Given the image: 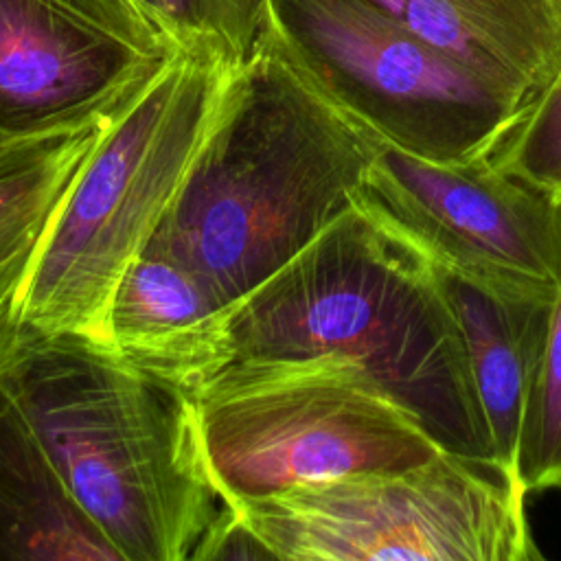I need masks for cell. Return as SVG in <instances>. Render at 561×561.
Segmentation results:
<instances>
[{
  "label": "cell",
  "instance_id": "6da1fadb",
  "mask_svg": "<svg viewBox=\"0 0 561 561\" xmlns=\"http://www.w3.org/2000/svg\"><path fill=\"white\" fill-rule=\"evenodd\" d=\"M230 344L232 362L346 359L443 451L497 462L432 259L362 199L232 305Z\"/></svg>",
  "mask_w": 561,
  "mask_h": 561
},
{
  "label": "cell",
  "instance_id": "7a4b0ae2",
  "mask_svg": "<svg viewBox=\"0 0 561 561\" xmlns=\"http://www.w3.org/2000/svg\"><path fill=\"white\" fill-rule=\"evenodd\" d=\"M379 142L263 31L147 245L234 305L357 206Z\"/></svg>",
  "mask_w": 561,
  "mask_h": 561
},
{
  "label": "cell",
  "instance_id": "3957f363",
  "mask_svg": "<svg viewBox=\"0 0 561 561\" xmlns=\"http://www.w3.org/2000/svg\"><path fill=\"white\" fill-rule=\"evenodd\" d=\"M0 383L121 561H184L219 508L193 399L81 333L9 316Z\"/></svg>",
  "mask_w": 561,
  "mask_h": 561
},
{
  "label": "cell",
  "instance_id": "277c9868",
  "mask_svg": "<svg viewBox=\"0 0 561 561\" xmlns=\"http://www.w3.org/2000/svg\"><path fill=\"white\" fill-rule=\"evenodd\" d=\"M232 70L180 50L107 123L46 228L13 318L105 344L114 289L175 199Z\"/></svg>",
  "mask_w": 561,
  "mask_h": 561
},
{
  "label": "cell",
  "instance_id": "5b68a950",
  "mask_svg": "<svg viewBox=\"0 0 561 561\" xmlns=\"http://www.w3.org/2000/svg\"><path fill=\"white\" fill-rule=\"evenodd\" d=\"M265 33L377 140L432 162L493 156L533 101L373 0H267Z\"/></svg>",
  "mask_w": 561,
  "mask_h": 561
},
{
  "label": "cell",
  "instance_id": "8992f818",
  "mask_svg": "<svg viewBox=\"0 0 561 561\" xmlns=\"http://www.w3.org/2000/svg\"><path fill=\"white\" fill-rule=\"evenodd\" d=\"M191 399L206 476L228 506L305 482L405 469L440 451L340 357L239 359Z\"/></svg>",
  "mask_w": 561,
  "mask_h": 561
},
{
  "label": "cell",
  "instance_id": "52a82bcc",
  "mask_svg": "<svg viewBox=\"0 0 561 561\" xmlns=\"http://www.w3.org/2000/svg\"><path fill=\"white\" fill-rule=\"evenodd\" d=\"M526 495L500 462L440 449L405 469L305 482L232 508L274 559L535 561Z\"/></svg>",
  "mask_w": 561,
  "mask_h": 561
},
{
  "label": "cell",
  "instance_id": "ba28073f",
  "mask_svg": "<svg viewBox=\"0 0 561 561\" xmlns=\"http://www.w3.org/2000/svg\"><path fill=\"white\" fill-rule=\"evenodd\" d=\"M359 199L469 283L515 298L559 296L561 204L491 156L432 162L379 142Z\"/></svg>",
  "mask_w": 561,
  "mask_h": 561
},
{
  "label": "cell",
  "instance_id": "9c48e42d",
  "mask_svg": "<svg viewBox=\"0 0 561 561\" xmlns=\"http://www.w3.org/2000/svg\"><path fill=\"white\" fill-rule=\"evenodd\" d=\"M180 50L136 0H0V147L112 121Z\"/></svg>",
  "mask_w": 561,
  "mask_h": 561
},
{
  "label": "cell",
  "instance_id": "30bf717a",
  "mask_svg": "<svg viewBox=\"0 0 561 561\" xmlns=\"http://www.w3.org/2000/svg\"><path fill=\"white\" fill-rule=\"evenodd\" d=\"M230 309L199 274L147 245L114 289L105 344L193 397L232 364Z\"/></svg>",
  "mask_w": 561,
  "mask_h": 561
},
{
  "label": "cell",
  "instance_id": "8fae6325",
  "mask_svg": "<svg viewBox=\"0 0 561 561\" xmlns=\"http://www.w3.org/2000/svg\"><path fill=\"white\" fill-rule=\"evenodd\" d=\"M434 267L462 333L495 458L513 471L524 403L546 348L554 300L502 296Z\"/></svg>",
  "mask_w": 561,
  "mask_h": 561
},
{
  "label": "cell",
  "instance_id": "7c38bea8",
  "mask_svg": "<svg viewBox=\"0 0 561 561\" xmlns=\"http://www.w3.org/2000/svg\"><path fill=\"white\" fill-rule=\"evenodd\" d=\"M401 22L533 99L561 66L557 0H373Z\"/></svg>",
  "mask_w": 561,
  "mask_h": 561
},
{
  "label": "cell",
  "instance_id": "4fadbf2b",
  "mask_svg": "<svg viewBox=\"0 0 561 561\" xmlns=\"http://www.w3.org/2000/svg\"><path fill=\"white\" fill-rule=\"evenodd\" d=\"M0 561H121L0 383Z\"/></svg>",
  "mask_w": 561,
  "mask_h": 561
},
{
  "label": "cell",
  "instance_id": "5bb4252c",
  "mask_svg": "<svg viewBox=\"0 0 561 561\" xmlns=\"http://www.w3.org/2000/svg\"><path fill=\"white\" fill-rule=\"evenodd\" d=\"M107 123L0 147V327L13 313L46 228Z\"/></svg>",
  "mask_w": 561,
  "mask_h": 561
},
{
  "label": "cell",
  "instance_id": "9a60e30c",
  "mask_svg": "<svg viewBox=\"0 0 561 561\" xmlns=\"http://www.w3.org/2000/svg\"><path fill=\"white\" fill-rule=\"evenodd\" d=\"M513 471L526 493L561 489V289L546 348L524 403Z\"/></svg>",
  "mask_w": 561,
  "mask_h": 561
},
{
  "label": "cell",
  "instance_id": "2e32d148",
  "mask_svg": "<svg viewBox=\"0 0 561 561\" xmlns=\"http://www.w3.org/2000/svg\"><path fill=\"white\" fill-rule=\"evenodd\" d=\"M167 33L182 50L239 68L267 26V0H160Z\"/></svg>",
  "mask_w": 561,
  "mask_h": 561
},
{
  "label": "cell",
  "instance_id": "e0dca14e",
  "mask_svg": "<svg viewBox=\"0 0 561 561\" xmlns=\"http://www.w3.org/2000/svg\"><path fill=\"white\" fill-rule=\"evenodd\" d=\"M491 158L561 204V66Z\"/></svg>",
  "mask_w": 561,
  "mask_h": 561
},
{
  "label": "cell",
  "instance_id": "ac0fdd59",
  "mask_svg": "<svg viewBox=\"0 0 561 561\" xmlns=\"http://www.w3.org/2000/svg\"><path fill=\"white\" fill-rule=\"evenodd\" d=\"M195 561H217V559H274L270 548L259 539V535L248 526V522L234 511L219 502V508L204 535L199 537L195 550L191 552Z\"/></svg>",
  "mask_w": 561,
  "mask_h": 561
},
{
  "label": "cell",
  "instance_id": "d6986e66",
  "mask_svg": "<svg viewBox=\"0 0 561 561\" xmlns=\"http://www.w3.org/2000/svg\"><path fill=\"white\" fill-rule=\"evenodd\" d=\"M151 18H153V22L167 33V28H164V20H162V2L160 0H136ZM169 35V33H167ZM171 37V35H169ZM173 39V37H171Z\"/></svg>",
  "mask_w": 561,
  "mask_h": 561
},
{
  "label": "cell",
  "instance_id": "ffe728a7",
  "mask_svg": "<svg viewBox=\"0 0 561 561\" xmlns=\"http://www.w3.org/2000/svg\"><path fill=\"white\" fill-rule=\"evenodd\" d=\"M557 2H559V4H561V0H557Z\"/></svg>",
  "mask_w": 561,
  "mask_h": 561
}]
</instances>
